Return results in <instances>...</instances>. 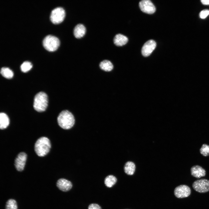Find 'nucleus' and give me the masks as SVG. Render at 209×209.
Returning a JSON list of instances; mask_svg holds the SVG:
<instances>
[{
    "instance_id": "obj_1",
    "label": "nucleus",
    "mask_w": 209,
    "mask_h": 209,
    "mask_svg": "<svg viewBox=\"0 0 209 209\" xmlns=\"http://www.w3.org/2000/svg\"><path fill=\"white\" fill-rule=\"evenodd\" d=\"M57 121L62 128L68 129L72 128L75 123V118L73 114L67 110L62 111L59 115Z\"/></svg>"
},
{
    "instance_id": "obj_2",
    "label": "nucleus",
    "mask_w": 209,
    "mask_h": 209,
    "mask_svg": "<svg viewBox=\"0 0 209 209\" xmlns=\"http://www.w3.org/2000/svg\"><path fill=\"white\" fill-rule=\"evenodd\" d=\"M51 148L50 140L45 137L39 138L35 145V150L37 155L40 157L46 155L49 152Z\"/></svg>"
},
{
    "instance_id": "obj_3",
    "label": "nucleus",
    "mask_w": 209,
    "mask_h": 209,
    "mask_svg": "<svg viewBox=\"0 0 209 209\" xmlns=\"http://www.w3.org/2000/svg\"><path fill=\"white\" fill-rule=\"evenodd\" d=\"M48 105V97L43 92L37 93L35 96L33 106L34 109L39 112L44 111Z\"/></svg>"
},
{
    "instance_id": "obj_4",
    "label": "nucleus",
    "mask_w": 209,
    "mask_h": 209,
    "mask_svg": "<svg viewBox=\"0 0 209 209\" xmlns=\"http://www.w3.org/2000/svg\"><path fill=\"white\" fill-rule=\"evenodd\" d=\"M44 47L49 51H54L56 50L60 45V41L56 37L52 35L46 36L43 41Z\"/></svg>"
},
{
    "instance_id": "obj_5",
    "label": "nucleus",
    "mask_w": 209,
    "mask_h": 209,
    "mask_svg": "<svg viewBox=\"0 0 209 209\" xmlns=\"http://www.w3.org/2000/svg\"><path fill=\"white\" fill-rule=\"evenodd\" d=\"M65 16V12L64 9L62 7H57L51 11L50 19L53 23L58 24L64 20Z\"/></svg>"
},
{
    "instance_id": "obj_6",
    "label": "nucleus",
    "mask_w": 209,
    "mask_h": 209,
    "mask_svg": "<svg viewBox=\"0 0 209 209\" xmlns=\"http://www.w3.org/2000/svg\"><path fill=\"white\" fill-rule=\"evenodd\" d=\"M194 189L199 193H205L209 191V180L201 179L195 181L192 183Z\"/></svg>"
},
{
    "instance_id": "obj_7",
    "label": "nucleus",
    "mask_w": 209,
    "mask_h": 209,
    "mask_svg": "<svg viewBox=\"0 0 209 209\" xmlns=\"http://www.w3.org/2000/svg\"><path fill=\"white\" fill-rule=\"evenodd\" d=\"M190 188L185 185H181L176 187L174 189V194L176 197L183 198L188 197L190 194Z\"/></svg>"
},
{
    "instance_id": "obj_8",
    "label": "nucleus",
    "mask_w": 209,
    "mask_h": 209,
    "mask_svg": "<svg viewBox=\"0 0 209 209\" xmlns=\"http://www.w3.org/2000/svg\"><path fill=\"white\" fill-rule=\"evenodd\" d=\"M139 6L143 12L148 14H153L156 10L155 6L149 0H143L140 1L139 3Z\"/></svg>"
},
{
    "instance_id": "obj_9",
    "label": "nucleus",
    "mask_w": 209,
    "mask_h": 209,
    "mask_svg": "<svg viewBox=\"0 0 209 209\" xmlns=\"http://www.w3.org/2000/svg\"><path fill=\"white\" fill-rule=\"evenodd\" d=\"M156 43L154 40L151 39L146 42L142 47L141 53L144 57L149 56L155 48Z\"/></svg>"
},
{
    "instance_id": "obj_10",
    "label": "nucleus",
    "mask_w": 209,
    "mask_h": 209,
    "mask_svg": "<svg viewBox=\"0 0 209 209\" xmlns=\"http://www.w3.org/2000/svg\"><path fill=\"white\" fill-rule=\"evenodd\" d=\"M27 155L24 152H20L17 155L15 161V165L17 170L22 171L24 167L27 158Z\"/></svg>"
},
{
    "instance_id": "obj_11",
    "label": "nucleus",
    "mask_w": 209,
    "mask_h": 209,
    "mask_svg": "<svg viewBox=\"0 0 209 209\" xmlns=\"http://www.w3.org/2000/svg\"><path fill=\"white\" fill-rule=\"evenodd\" d=\"M56 185L61 190L66 192L70 190L72 187L71 183L64 179H59L57 182Z\"/></svg>"
},
{
    "instance_id": "obj_12",
    "label": "nucleus",
    "mask_w": 209,
    "mask_h": 209,
    "mask_svg": "<svg viewBox=\"0 0 209 209\" xmlns=\"http://www.w3.org/2000/svg\"><path fill=\"white\" fill-rule=\"evenodd\" d=\"M191 174L192 176L197 178H200L201 177L206 175L205 170L201 167L195 165L193 166L190 169Z\"/></svg>"
},
{
    "instance_id": "obj_13",
    "label": "nucleus",
    "mask_w": 209,
    "mask_h": 209,
    "mask_svg": "<svg viewBox=\"0 0 209 209\" xmlns=\"http://www.w3.org/2000/svg\"><path fill=\"white\" fill-rule=\"evenodd\" d=\"M86 29L84 26L82 24H78L75 27L73 30V34L75 37L79 39L82 37L85 34Z\"/></svg>"
},
{
    "instance_id": "obj_14",
    "label": "nucleus",
    "mask_w": 209,
    "mask_h": 209,
    "mask_svg": "<svg viewBox=\"0 0 209 209\" xmlns=\"http://www.w3.org/2000/svg\"><path fill=\"white\" fill-rule=\"evenodd\" d=\"M128 39L125 36L119 34L115 36L113 39L114 44L117 46H122L128 42Z\"/></svg>"
},
{
    "instance_id": "obj_15",
    "label": "nucleus",
    "mask_w": 209,
    "mask_h": 209,
    "mask_svg": "<svg viewBox=\"0 0 209 209\" xmlns=\"http://www.w3.org/2000/svg\"><path fill=\"white\" fill-rule=\"evenodd\" d=\"M124 169L126 174L128 175H132L135 171L136 165L132 161H128L125 163Z\"/></svg>"
},
{
    "instance_id": "obj_16",
    "label": "nucleus",
    "mask_w": 209,
    "mask_h": 209,
    "mask_svg": "<svg viewBox=\"0 0 209 209\" xmlns=\"http://www.w3.org/2000/svg\"><path fill=\"white\" fill-rule=\"evenodd\" d=\"M9 124V119L8 116L4 113H0V128L3 129L6 128Z\"/></svg>"
},
{
    "instance_id": "obj_17",
    "label": "nucleus",
    "mask_w": 209,
    "mask_h": 209,
    "mask_svg": "<svg viewBox=\"0 0 209 209\" xmlns=\"http://www.w3.org/2000/svg\"><path fill=\"white\" fill-rule=\"evenodd\" d=\"M99 66L101 69L107 72L111 71L113 68V65L112 63L107 60H104L101 62Z\"/></svg>"
},
{
    "instance_id": "obj_18",
    "label": "nucleus",
    "mask_w": 209,
    "mask_h": 209,
    "mask_svg": "<svg viewBox=\"0 0 209 209\" xmlns=\"http://www.w3.org/2000/svg\"><path fill=\"white\" fill-rule=\"evenodd\" d=\"M117 179L113 175H109L107 176L105 180V183L108 187L111 188L116 183Z\"/></svg>"
},
{
    "instance_id": "obj_19",
    "label": "nucleus",
    "mask_w": 209,
    "mask_h": 209,
    "mask_svg": "<svg viewBox=\"0 0 209 209\" xmlns=\"http://www.w3.org/2000/svg\"><path fill=\"white\" fill-rule=\"evenodd\" d=\"M0 73L1 75L4 78H11L13 76V71L9 68L3 67L1 68Z\"/></svg>"
},
{
    "instance_id": "obj_20",
    "label": "nucleus",
    "mask_w": 209,
    "mask_h": 209,
    "mask_svg": "<svg viewBox=\"0 0 209 209\" xmlns=\"http://www.w3.org/2000/svg\"><path fill=\"white\" fill-rule=\"evenodd\" d=\"M6 209H17L16 201L12 199L8 200L6 203Z\"/></svg>"
},
{
    "instance_id": "obj_21",
    "label": "nucleus",
    "mask_w": 209,
    "mask_h": 209,
    "mask_svg": "<svg viewBox=\"0 0 209 209\" xmlns=\"http://www.w3.org/2000/svg\"><path fill=\"white\" fill-rule=\"evenodd\" d=\"M32 65L31 62L28 61L24 62L21 66V69L23 72H26L29 71L32 68Z\"/></svg>"
},
{
    "instance_id": "obj_22",
    "label": "nucleus",
    "mask_w": 209,
    "mask_h": 209,
    "mask_svg": "<svg viewBox=\"0 0 209 209\" xmlns=\"http://www.w3.org/2000/svg\"><path fill=\"white\" fill-rule=\"evenodd\" d=\"M200 152L204 156H209V145L203 144L200 149Z\"/></svg>"
},
{
    "instance_id": "obj_23",
    "label": "nucleus",
    "mask_w": 209,
    "mask_h": 209,
    "mask_svg": "<svg viewBox=\"0 0 209 209\" xmlns=\"http://www.w3.org/2000/svg\"><path fill=\"white\" fill-rule=\"evenodd\" d=\"M209 15V10L207 9L201 11L199 14L200 17L201 19H205Z\"/></svg>"
},
{
    "instance_id": "obj_24",
    "label": "nucleus",
    "mask_w": 209,
    "mask_h": 209,
    "mask_svg": "<svg viewBox=\"0 0 209 209\" xmlns=\"http://www.w3.org/2000/svg\"><path fill=\"white\" fill-rule=\"evenodd\" d=\"M88 209H101L100 207L98 204L92 203L89 206Z\"/></svg>"
},
{
    "instance_id": "obj_25",
    "label": "nucleus",
    "mask_w": 209,
    "mask_h": 209,
    "mask_svg": "<svg viewBox=\"0 0 209 209\" xmlns=\"http://www.w3.org/2000/svg\"><path fill=\"white\" fill-rule=\"evenodd\" d=\"M202 3L205 5H209V0H201Z\"/></svg>"
}]
</instances>
